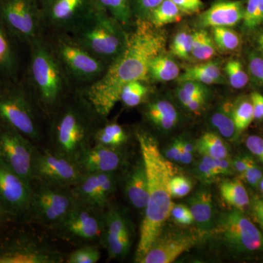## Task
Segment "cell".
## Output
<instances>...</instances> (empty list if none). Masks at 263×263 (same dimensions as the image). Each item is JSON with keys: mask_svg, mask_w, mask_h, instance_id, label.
Here are the masks:
<instances>
[{"mask_svg": "<svg viewBox=\"0 0 263 263\" xmlns=\"http://www.w3.org/2000/svg\"><path fill=\"white\" fill-rule=\"evenodd\" d=\"M192 50H193V34H189L187 37L179 47L171 50V51L174 56L183 60H187L191 56Z\"/></svg>", "mask_w": 263, "mask_h": 263, "instance_id": "cell-50", "label": "cell"}, {"mask_svg": "<svg viewBox=\"0 0 263 263\" xmlns=\"http://www.w3.org/2000/svg\"><path fill=\"white\" fill-rule=\"evenodd\" d=\"M215 161L220 175L230 174L233 172V163H232V161L228 159V157L215 159Z\"/></svg>", "mask_w": 263, "mask_h": 263, "instance_id": "cell-54", "label": "cell"}, {"mask_svg": "<svg viewBox=\"0 0 263 263\" xmlns=\"http://www.w3.org/2000/svg\"><path fill=\"white\" fill-rule=\"evenodd\" d=\"M240 179H245L249 184L254 187L258 186L263 177L262 171L254 162L249 165L243 174H240Z\"/></svg>", "mask_w": 263, "mask_h": 263, "instance_id": "cell-48", "label": "cell"}, {"mask_svg": "<svg viewBox=\"0 0 263 263\" xmlns=\"http://www.w3.org/2000/svg\"><path fill=\"white\" fill-rule=\"evenodd\" d=\"M245 6L240 0H217L199 15L197 24L202 28L232 27L242 22Z\"/></svg>", "mask_w": 263, "mask_h": 263, "instance_id": "cell-21", "label": "cell"}, {"mask_svg": "<svg viewBox=\"0 0 263 263\" xmlns=\"http://www.w3.org/2000/svg\"><path fill=\"white\" fill-rule=\"evenodd\" d=\"M69 34L108 67L124 51L128 38L127 29L100 6Z\"/></svg>", "mask_w": 263, "mask_h": 263, "instance_id": "cell-5", "label": "cell"}, {"mask_svg": "<svg viewBox=\"0 0 263 263\" xmlns=\"http://www.w3.org/2000/svg\"><path fill=\"white\" fill-rule=\"evenodd\" d=\"M195 148L202 156L214 159L228 157V148L220 136L214 133H206L197 140Z\"/></svg>", "mask_w": 263, "mask_h": 263, "instance_id": "cell-33", "label": "cell"}, {"mask_svg": "<svg viewBox=\"0 0 263 263\" xmlns=\"http://www.w3.org/2000/svg\"><path fill=\"white\" fill-rule=\"evenodd\" d=\"M197 171L200 177L204 180H212L220 175L215 159L208 156H202L201 160L197 164Z\"/></svg>", "mask_w": 263, "mask_h": 263, "instance_id": "cell-44", "label": "cell"}, {"mask_svg": "<svg viewBox=\"0 0 263 263\" xmlns=\"http://www.w3.org/2000/svg\"><path fill=\"white\" fill-rule=\"evenodd\" d=\"M144 114L151 124L162 131L171 130L179 120L177 110L167 100H157L148 103Z\"/></svg>", "mask_w": 263, "mask_h": 263, "instance_id": "cell-26", "label": "cell"}, {"mask_svg": "<svg viewBox=\"0 0 263 263\" xmlns=\"http://www.w3.org/2000/svg\"><path fill=\"white\" fill-rule=\"evenodd\" d=\"M196 238L183 232L161 233L140 263H171L196 245Z\"/></svg>", "mask_w": 263, "mask_h": 263, "instance_id": "cell-20", "label": "cell"}, {"mask_svg": "<svg viewBox=\"0 0 263 263\" xmlns=\"http://www.w3.org/2000/svg\"><path fill=\"white\" fill-rule=\"evenodd\" d=\"M183 15L171 0H164L151 12L146 19L157 28H162L167 24L180 22Z\"/></svg>", "mask_w": 263, "mask_h": 263, "instance_id": "cell-32", "label": "cell"}, {"mask_svg": "<svg viewBox=\"0 0 263 263\" xmlns=\"http://www.w3.org/2000/svg\"><path fill=\"white\" fill-rule=\"evenodd\" d=\"M84 173L78 162L52 152H37L33 180H39L62 187L71 188L82 177Z\"/></svg>", "mask_w": 263, "mask_h": 263, "instance_id": "cell-14", "label": "cell"}, {"mask_svg": "<svg viewBox=\"0 0 263 263\" xmlns=\"http://www.w3.org/2000/svg\"><path fill=\"white\" fill-rule=\"evenodd\" d=\"M0 21L27 47L45 35L37 0H0Z\"/></svg>", "mask_w": 263, "mask_h": 263, "instance_id": "cell-9", "label": "cell"}, {"mask_svg": "<svg viewBox=\"0 0 263 263\" xmlns=\"http://www.w3.org/2000/svg\"><path fill=\"white\" fill-rule=\"evenodd\" d=\"M180 76L179 65L172 58L164 53L152 60L148 68L149 80L166 82L176 80Z\"/></svg>", "mask_w": 263, "mask_h": 263, "instance_id": "cell-27", "label": "cell"}, {"mask_svg": "<svg viewBox=\"0 0 263 263\" xmlns=\"http://www.w3.org/2000/svg\"><path fill=\"white\" fill-rule=\"evenodd\" d=\"M258 186L259 189H260V191L262 192L263 194V177L262 179H261L260 182H259Z\"/></svg>", "mask_w": 263, "mask_h": 263, "instance_id": "cell-60", "label": "cell"}, {"mask_svg": "<svg viewBox=\"0 0 263 263\" xmlns=\"http://www.w3.org/2000/svg\"><path fill=\"white\" fill-rule=\"evenodd\" d=\"M219 191L224 201L235 209L242 210L249 205L248 193L239 179L224 181L219 186Z\"/></svg>", "mask_w": 263, "mask_h": 263, "instance_id": "cell-31", "label": "cell"}, {"mask_svg": "<svg viewBox=\"0 0 263 263\" xmlns=\"http://www.w3.org/2000/svg\"><path fill=\"white\" fill-rule=\"evenodd\" d=\"M257 46L259 53L263 57V32H261L257 37Z\"/></svg>", "mask_w": 263, "mask_h": 263, "instance_id": "cell-57", "label": "cell"}, {"mask_svg": "<svg viewBox=\"0 0 263 263\" xmlns=\"http://www.w3.org/2000/svg\"><path fill=\"white\" fill-rule=\"evenodd\" d=\"M66 75L77 90L87 89L103 77L108 66L100 61L67 33L45 34Z\"/></svg>", "mask_w": 263, "mask_h": 263, "instance_id": "cell-7", "label": "cell"}, {"mask_svg": "<svg viewBox=\"0 0 263 263\" xmlns=\"http://www.w3.org/2000/svg\"><path fill=\"white\" fill-rule=\"evenodd\" d=\"M5 83L4 82V81L3 80V79H1V77H0V91H1L2 89H3V88L4 87Z\"/></svg>", "mask_w": 263, "mask_h": 263, "instance_id": "cell-59", "label": "cell"}, {"mask_svg": "<svg viewBox=\"0 0 263 263\" xmlns=\"http://www.w3.org/2000/svg\"><path fill=\"white\" fill-rule=\"evenodd\" d=\"M147 82L141 81H132L124 85L120 94V100L127 108H135L145 101L150 89Z\"/></svg>", "mask_w": 263, "mask_h": 263, "instance_id": "cell-34", "label": "cell"}, {"mask_svg": "<svg viewBox=\"0 0 263 263\" xmlns=\"http://www.w3.org/2000/svg\"><path fill=\"white\" fill-rule=\"evenodd\" d=\"M32 184L0 162V203L9 214L29 213Z\"/></svg>", "mask_w": 263, "mask_h": 263, "instance_id": "cell-18", "label": "cell"}, {"mask_svg": "<svg viewBox=\"0 0 263 263\" xmlns=\"http://www.w3.org/2000/svg\"><path fill=\"white\" fill-rule=\"evenodd\" d=\"M183 14L193 15L200 13L203 9L202 0H171Z\"/></svg>", "mask_w": 263, "mask_h": 263, "instance_id": "cell-47", "label": "cell"}, {"mask_svg": "<svg viewBox=\"0 0 263 263\" xmlns=\"http://www.w3.org/2000/svg\"><path fill=\"white\" fill-rule=\"evenodd\" d=\"M96 0H45L41 5L45 34H70L98 9Z\"/></svg>", "mask_w": 263, "mask_h": 263, "instance_id": "cell-10", "label": "cell"}, {"mask_svg": "<svg viewBox=\"0 0 263 263\" xmlns=\"http://www.w3.org/2000/svg\"><path fill=\"white\" fill-rule=\"evenodd\" d=\"M37 3H39L40 6H41V4L45 1V0H37Z\"/></svg>", "mask_w": 263, "mask_h": 263, "instance_id": "cell-61", "label": "cell"}, {"mask_svg": "<svg viewBox=\"0 0 263 263\" xmlns=\"http://www.w3.org/2000/svg\"><path fill=\"white\" fill-rule=\"evenodd\" d=\"M224 72L230 86L234 89H243L248 84V74L243 68L241 62L238 60H232L227 62L224 66Z\"/></svg>", "mask_w": 263, "mask_h": 263, "instance_id": "cell-39", "label": "cell"}, {"mask_svg": "<svg viewBox=\"0 0 263 263\" xmlns=\"http://www.w3.org/2000/svg\"><path fill=\"white\" fill-rule=\"evenodd\" d=\"M124 193L133 207L145 210L148 200V179L142 157L127 175Z\"/></svg>", "mask_w": 263, "mask_h": 263, "instance_id": "cell-23", "label": "cell"}, {"mask_svg": "<svg viewBox=\"0 0 263 263\" xmlns=\"http://www.w3.org/2000/svg\"><path fill=\"white\" fill-rule=\"evenodd\" d=\"M254 161L248 156L238 157L234 160L232 161L233 170L238 174H241L248 168L251 164L253 163Z\"/></svg>", "mask_w": 263, "mask_h": 263, "instance_id": "cell-52", "label": "cell"}, {"mask_svg": "<svg viewBox=\"0 0 263 263\" xmlns=\"http://www.w3.org/2000/svg\"><path fill=\"white\" fill-rule=\"evenodd\" d=\"M216 231L235 252H253L263 249L262 233L239 209L221 214L216 222Z\"/></svg>", "mask_w": 263, "mask_h": 263, "instance_id": "cell-12", "label": "cell"}, {"mask_svg": "<svg viewBox=\"0 0 263 263\" xmlns=\"http://www.w3.org/2000/svg\"><path fill=\"white\" fill-rule=\"evenodd\" d=\"M209 120L212 127L221 137L229 141H234L239 135L233 119V108L230 106L229 104L214 112Z\"/></svg>", "mask_w": 263, "mask_h": 263, "instance_id": "cell-29", "label": "cell"}, {"mask_svg": "<svg viewBox=\"0 0 263 263\" xmlns=\"http://www.w3.org/2000/svg\"><path fill=\"white\" fill-rule=\"evenodd\" d=\"M246 146L249 152L263 163V138L255 135L249 136L246 141Z\"/></svg>", "mask_w": 263, "mask_h": 263, "instance_id": "cell-49", "label": "cell"}, {"mask_svg": "<svg viewBox=\"0 0 263 263\" xmlns=\"http://www.w3.org/2000/svg\"><path fill=\"white\" fill-rule=\"evenodd\" d=\"M28 49L0 21V77L5 84L21 81L27 64Z\"/></svg>", "mask_w": 263, "mask_h": 263, "instance_id": "cell-17", "label": "cell"}, {"mask_svg": "<svg viewBox=\"0 0 263 263\" xmlns=\"http://www.w3.org/2000/svg\"><path fill=\"white\" fill-rule=\"evenodd\" d=\"M248 63L251 76L263 87V57L252 52L249 55Z\"/></svg>", "mask_w": 263, "mask_h": 263, "instance_id": "cell-45", "label": "cell"}, {"mask_svg": "<svg viewBox=\"0 0 263 263\" xmlns=\"http://www.w3.org/2000/svg\"><path fill=\"white\" fill-rule=\"evenodd\" d=\"M191 190V181L185 176L175 175L170 181V191L172 197L181 198L186 196Z\"/></svg>", "mask_w": 263, "mask_h": 263, "instance_id": "cell-42", "label": "cell"}, {"mask_svg": "<svg viewBox=\"0 0 263 263\" xmlns=\"http://www.w3.org/2000/svg\"><path fill=\"white\" fill-rule=\"evenodd\" d=\"M127 132L117 122H104L95 136V144L120 148L128 141Z\"/></svg>", "mask_w": 263, "mask_h": 263, "instance_id": "cell-28", "label": "cell"}, {"mask_svg": "<svg viewBox=\"0 0 263 263\" xmlns=\"http://www.w3.org/2000/svg\"><path fill=\"white\" fill-rule=\"evenodd\" d=\"M22 84L48 118L76 89L45 35L29 46Z\"/></svg>", "mask_w": 263, "mask_h": 263, "instance_id": "cell-4", "label": "cell"}, {"mask_svg": "<svg viewBox=\"0 0 263 263\" xmlns=\"http://www.w3.org/2000/svg\"><path fill=\"white\" fill-rule=\"evenodd\" d=\"M206 101V98H199L193 99L186 105V108L191 111L196 112L202 108L204 104Z\"/></svg>", "mask_w": 263, "mask_h": 263, "instance_id": "cell-55", "label": "cell"}, {"mask_svg": "<svg viewBox=\"0 0 263 263\" xmlns=\"http://www.w3.org/2000/svg\"><path fill=\"white\" fill-rule=\"evenodd\" d=\"M167 37L147 19L137 18L128 31L127 44L117 60L108 66L101 79L83 91L99 115L106 119L120 100L124 85L132 81H149L152 60L165 51Z\"/></svg>", "mask_w": 263, "mask_h": 263, "instance_id": "cell-1", "label": "cell"}, {"mask_svg": "<svg viewBox=\"0 0 263 263\" xmlns=\"http://www.w3.org/2000/svg\"><path fill=\"white\" fill-rule=\"evenodd\" d=\"M62 254L41 240H26L0 251V263H60Z\"/></svg>", "mask_w": 263, "mask_h": 263, "instance_id": "cell-19", "label": "cell"}, {"mask_svg": "<svg viewBox=\"0 0 263 263\" xmlns=\"http://www.w3.org/2000/svg\"><path fill=\"white\" fill-rule=\"evenodd\" d=\"M84 173H117L124 164L120 148L94 144L79 161Z\"/></svg>", "mask_w": 263, "mask_h": 263, "instance_id": "cell-22", "label": "cell"}, {"mask_svg": "<svg viewBox=\"0 0 263 263\" xmlns=\"http://www.w3.org/2000/svg\"><path fill=\"white\" fill-rule=\"evenodd\" d=\"M164 0H130L135 19H146L151 12Z\"/></svg>", "mask_w": 263, "mask_h": 263, "instance_id": "cell-43", "label": "cell"}, {"mask_svg": "<svg viewBox=\"0 0 263 263\" xmlns=\"http://www.w3.org/2000/svg\"><path fill=\"white\" fill-rule=\"evenodd\" d=\"M136 137L148 179V200L135 257L136 262H141L171 216L174 202L170 181L176 174V169L162 155L158 143L150 134L138 131Z\"/></svg>", "mask_w": 263, "mask_h": 263, "instance_id": "cell-2", "label": "cell"}, {"mask_svg": "<svg viewBox=\"0 0 263 263\" xmlns=\"http://www.w3.org/2000/svg\"><path fill=\"white\" fill-rule=\"evenodd\" d=\"M171 215L173 216L175 221L183 226H188L194 222V218L191 211L188 206L184 205L174 204Z\"/></svg>", "mask_w": 263, "mask_h": 263, "instance_id": "cell-46", "label": "cell"}, {"mask_svg": "<svg viewBox=\"0 0 263 263\" xmlns=\"http://www.w3.org/2000/svg\"><path fill=\"white\" fill-rule=\"evenodd\" d=\"M177 80L179 83L192 81L205 85L226 84L220 66L218 62L213 61L185 67L183 73L180 74Z\"/></svg>", "mask_w": 263, "mask_h": 263, "instance_id": "cell-25", "label": "cell"}, {"mask_svg": "<svg viewBox=\"0 0 263 263\" xmlns=\"http://www.w3.org/2000/svg\"><path fill=\"white\" fill-rule=\"evenodd\" d=\"M75 202L71 188L33 180L29 213L43 226L56 230Z\"/></svg>", "mask_w": 263, "mask_h": 263, "instance_id": "cell-8", "label": "cell"}, {"mask_svg": "<svg viewBox=\"0 0 263 263\" xmlns=\"http://www.w3.org/2000/svg\"><path fill=\"white\" fill-rule=\"evenodd\" d=\"M8 214H9V213L7 212L3 205H1V203H0V222L5 219V216Z\"/></svg>", "mask_w": 263, "mask_h": 263, "instance_id": "cell-58", "label": "cell"}, {"mask_svg": "<svg viewBox=\"0 0 263 263\" xmlns=\"http://www.w3.org/2000/svg\"><path fill=\"white\" fill-rule=\"evenodd\" d=\"M177 90V97L179 101L186 106V104L195 98H207L206 85L196 81H183Z\"/></svg>", "mask_w": 263, "mask_h": 263, "instance_id": "cell-38", "label": "cell"}, {"mask_svg": "<svg viewBox=\"0 0 263 263\" xmlns=\"http://www.w3.org/2000/svg\"><path fill=\"white\" fill-rule=\"evenodd\" d=\"M233 117L238 133H241L254 119L253 105L249 100H243L233 108Z\"/></svg>", "mask_w": 263, "mask_h": 263, "instance_id": "cell-37", "label": "cell"}, {"mask_svg": "<svg viewBox=\"0 0 263 263\" xmlns=\"http://www.w3.org/2000/svg\"><path fill=\"white\" fill-rule=\"evenodd\" d=\"M133 230L126 214L117 207H106L102 245L106 249L109 260L123 259L130 250Z\"/></svg>", "mask_w": 263, "mask_h": 263, "instance_id": "cell-15", "label": "cell"}, {"mask_svg": "<svg viewBox=\"0 0 263 263\" xmlns=\"http://www.w3.org/2000/svg\"><path fill=\"white\" fill-rule=\"evenodd\" d=\"M212 30L213 40L221 51L228 53L236 51L239 48V34L230 27H214Z\"/></svg>", "mask_w": 263, "mask_h": 263, "instance_id": "cell-36", "label": "cell"}, {"mask_svg": "<svg viewBox=\"0 0 263 263\" xmlns=\"http://www.w3.org/2000/svg\"><path fill=\"white\" fill-rule=\"evenodd\" d=\"M251 98L254 99L258 103L263 117V95L259 92H253L251 95Z\"/></svg>", "mask_w": 263, "mask_h": 263, "instance_id": "cell-56", "label": "cell"}, {"mask_svg": "<svg viewBox=\"0 0 263 263\" xmlns=\"http://www.w3.org/2000/svg\"><path fill=\"white\" fill-rule=\"evenodd\" d=\"M117 182V173H84L71 191L78 201L105 209Z\"/></svg>", "mask_w": 263, "mask_h": 263, "instance_id": "cell-16", "label": "cell"}, {"mask_svg": "<svg viewBox=\"0 0 263 263\" xmlns=\"http://www.w3.org/2000/svg\"><path fill=\"white\" fill-rule=\"evenodd\" d=\"M263 23V0H247L242 29L246 33L256 30Z\"/></svg>", "mask_w": 263, "mask_h": 263, "instance_id": "cell-35", "label": "cell"}, {"mask_svg": "<svg viewBox=\"0 0 263 263\" xmlns=\"http://www.w3.org/2000/svg\"><path fill=\"white\" fill-rule=\"evenodd\" d=\"M96 2L127 31L134 25L136 19L132 10L130 0H96Z\"/></svg>", "mask_w": 263, "mask_h": 263, "instance_id": "cell-30", "label": "cell"}, {"mask_svg": "<svg viewBox=\"0 0 263 263\" xmlns=\"http://www.w3.org/2000/svg\"><path fill=\"white\" fill-rule=\"evenodd\" d=\"M0 123L34 143L47 133L48 117L21 81L5 84L0 91Z\"/></svg>", "mask_w": 263, "mask_h": 263, "instance_id": "cell-6", "label": "cell"}, {"mask_svg": "<svg viewBox=\"0 0 263 263\" xmlns=\"http://www.w3.org/2000/svg\"><path fill=\"white\" fill-rule=\"evenodd\" d=\"M105 209L76 200L70 212L56 230L68 240L100 243Z\"/></svg>", "mask_w": 263, "mask_h": 263, "instance_id": "cell-13", "label": "cell"}, {"mask_svg": "<svg viewBox=\"0 0 263 263\" xmlns=\"http://www.w3.org/2000/svg\"><path fill=\"white\" fill-rule=\"evenodd\" d=\"M194 221L202 231H209L214 227V203L212 195L205 189L194 193L188 200Z\"/></svg>", "mask_w": 263, "mask_h": 263, "instance_id": "cell-24", "label": "cell"}, {"mask_svg": "<svg viewBox=\"0 0 263 263\" xmlns=\"http://www.w3.org/2000/svg\"><path fill=\"white\" fill-rule=\"evenodd\" d=\"M216 48V44L213 37L208 33L202 42L192 51L191 56L197 61H209L215 56Z\"/></svg>", "mask_w": 263, "mask_h": 263, "instance_id": "cell-41", "label": "cell"}, {"mask_svg": "<svg viewBox=\"0 0 263 263\" xmlns=\"http://www.w3.org/2000/svg\"><path fill=\"white\" fill-rule=\"evenodd\" d=\"M105 121L83 91L76 90L48 118L50 150L79 163Z\"/></svg>", "mask_w": 263, "mask_h": 263, "instance_id": "cell-3", "label": "cell"}, {"mask_svg": "<svg viewBox=\"0 0 263 263\" xmlns=\"http://www.w3.org/2000/svg\"><path fill=\"white\" fill-rule=\"evenodd\" d=\"M180 156H181V139H178L167 148L164 157L170 161L180 162Z\"/></svg>", "mask_w": 263, "mask_h": 263, "instance_id": "cell-51", "label": "cell"}, {"mask_svg": "<svg viewBox=\"0 0 263 263\" xmlns=\"http://www.w3.org/2000/svg\"><path fill=\"white\" fill-rule=\"evenodd\" d=\"M101 257L100 250L96 246L87 245L76 249L67 256L68 263H96Z\"/></svg>", "mask_w": 263, "mask_h": 263, "instance_id": "cell-40", "label": "cell"}, {"mask_svg": "<svg viewBox=\"0 0 263 263\" xmlns=\"http://www.w3.org/2000/svg\"><path fill=\"white\" fill-rule=\"evenodd\" d=\"M252 214L263 230V199H255L252 203Z\"/></svg>", "mask_w": 263, "mask_h": 263, "instance_id": "cell-53", "label": "cell"}, {"mask_svg": "<svg viewBox=\"0 0 263 263\" xmlns=\"http://www.w3.org/2000/svg\"><path fill=\"white\" fill-rule=\"evenodd\" d=\"M37 152L30 140L0 123V162L30 184Z\"/></svg>", "mask_w": 263, "mask_h": 263, "instance_id": "cell-11", "label": "cell"}]
</instances>
